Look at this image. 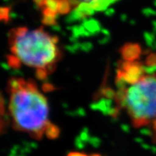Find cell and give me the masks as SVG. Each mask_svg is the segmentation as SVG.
Returning a JSON list of instances; mask_svg holds the SVG:
<instances>
[{"instance_id":"obj_2","label":"cell","mask_w":156,"mask_h":156,"mask_svg":"<svg viewBox=\"0 0 156 156\" xmlns=\"http://www.w3.org/2000/svg\"><path fill=\"white\" fill-rule=\"evenodd\" d=\"M8 44L9 66L18 68L25 65L34 69L40 80L53 73L62 56L58 37L43 28L12 29L8 34Z\"/></svg>"},{"instance_id":"obj_5","label":"cell","mask_w":156,"mask_h":156,"mask_svg":"<svg viewBox=\"0 0 156 156\" xmlns=\"http://www.w3.org/2000/svg\"><path fill=\"white\" fill-rule=\"evenodd\" d=\"M67 156H88V155H87L86 154L79 153V152H72V153H70Z\"/></svg>"},{"instance_id":"obj_1","label":"cell","mask_w":156,"mask_h":156,"mask_svg":"<svg viewBox=\"0 0 156 156\" xmlns=\"http://www.w3.org/2000/svg\"><path fill=\"white\" fill-rule=\"evenodd\" d=\"M156 69L146 59L122 58L116 75L115 98L135 127L156 123Z\"/></svg>"},{"instance_id":"obj_3","label":"cell","mask_w":156,"mask_h":156,"mask_svg":"<svg viewBox=\"0 0 156 156\" xmlns=\"http://www.w3.org/2000/svg\"><path fill=\"white\" fill-rule=\"evenodd\" d=\"M9 112L13 126L19 131L40 139L49 127L46 98L34 81L22 77H11L7 82Z\"/></svg>"},{"instance_id":"obj_4","label":"cell","mask_w":156,"mask_h":156,"mask_svg":"<svg viewBox=\"0 0 156 156\" xmlns=\"http://www.w3.org/2000/svg\"><path fill=\"white\" fill-rule=\"evenodd\" d=\"M117 0H35L40 7L45 23H52L60 15L74 12L77 17H85L105 10Z\"/></svg>"}]
</instances>
